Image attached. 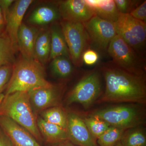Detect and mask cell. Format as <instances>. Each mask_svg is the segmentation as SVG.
Here are the masks:
<instances>
[{"label":"cell","instance_id":"cell-1","mask_svg":"<svg viewBox=\"0 0 146 146\" xmlns=\"http://www.w3.org/2000/svg\"><path fill=\"white\" fill-rule=\"evenodd\" d=\"M105 90L97 102L145 104L146 86L144 76L132 74L116 66L103 68Z\"/></svg>","mask_w":146,"mask_h":146},{"label":"cell","instance_id":"cell-2","mask_svg":"<svg viewBox=\"0 0 146 146\" xmlns=\"http://www.w3.org/2000/svg\"><path fill=\"white\" fill-rule=\"evenodd\" d=\"M53 84L47 80L42 63L34 59L23 57L13 65L10 80L4 95L16 92H27L35 88Z\"/></svg>","mask_w":146,"mask_h":146},{"label":"cell","instance_id":"cell-3","mask_svg":"<svg viewBox=\"0 0 146 146\" xmlns=\"http://www.w3.org/2000/svg\"><path fill=\"white\" fill-rule=\"evenodd\" d=\"M0 115L10 118L27 129L36 141H42L28 94L16 92L4 95L0 104Z\"/></svg>","mask_w":146,"mask_h":146},{"label":"cell","instance_id":"cell-4","mask_svg":"<svg viewBox=\"0 0 146 146\" xmlns=\"http://www.w3.org/2000/svg\"><path fill=\"white\" fill-rule=\"evenodd\" d=\"M89 115L103 120L110 126L124 130L141 126L145 119L141 109L131 105L106 108L92 111Z\"/></svg>","mask_w":146,"mask_h":146},{"label":"cell","instance_id":"cell-5","mask_svg":"<svg viewBox=\"0 0 146 146\" xmlns=\"http://www.w3.org/2000/svg\"><path fill=\"white\" fill-rule=\"evenodd\" d=\"M107 52L115 66L129 72L144 76V63L141 56L117 34L111 40Z\"/></svg>","mask_w":146,"mask_h":146},{"label":"cell","instance_id":"cell-6","mask_svg":"<svg viewBox=\"0 0 146 146\" xmlns=\"http://www.w3.org/2000/svg\"><path fill=\"white\" fill-rule=\"evenodd\" d=\"M114 25L117 34L141 56L145 48V22L135 19L129 14H121Z\"/></svg>","mask_w":146,"mask_h":146},{"label":"cell","instance_id":"cell-7","mask_svg":"<svg viewBox=\"0 0 146 146\" xmlns=\"http://www.w3.org/2000/svg\"><path fill=\"white\" fill-rule=\"evenodd\" d=\"M64 38L72 63L77 67L83 63L82 55L89 44V39L82 23L62 20L60 22Z\"/></svg>","mask_w":146,"mask_h":146},{"label":"cell","instance_id":"cell-8","mask_svg":"<svg viewBox=\"0 0 146 146\" xmlns=\"http://www.w3.org/2000/svg\"><path fill=\"white\" fill-rule=\"evenodd\" d=\"M101 87L100 73L96 70L91 71L83 76L71 90L67 98V103H78L88 108L99 97Z\"/></svg>","mask_w":146,"mask_h":146},{"label":"cell","instance_id":"cell-9","mask_svg":"<svg viewBox=\"0 0 146 146\" xmlns=\"http://www.w3.org/2000/svg\"><path fill=\"white\" fill-rule=\"evenodd\" d=\"M83 24L92 46L101 52H107L110 43L117 35L114 23L95 15Z\"/></svg>","mask_w":146,"mask_h":146},{"label":"cell","instance_id":"cell-10","mask_svg":"<svg viewBox=\"0 0 146 146\" xmlns=\"http://www.w3.org/2000/svg\"><path fill=\"white\" fill-rule=\"evenodd\" d=\"M30 101L35 115L50 108L60 106L62 91L59 86L37 87L28 92Z\"/></svg>","mask_w":146,"mask_h":146},{"label":"cell","instance_id":"cell-11","mask_svg":"<svg viewBox=\"0 0 146 146\" xmlns=\"http://www.w3.org/2000/svg\"><path fill=\"white\" fill-rule=\"evenodd\" d=\"M67 112L68 141L77 146H99L89 132L82 117L75 112Z\"/></svg>","mask_w":146,"mask_h":146},{"label":"cell","instance_id":"cell-12","mask_svg":"<svg viewBox=\"0 0 146 146\" xmlns=\"http://www.w3.org/2000/svg\"><path fill=\"white\" fill-rule=\"evenodd\" d=\"M58 11L62 20L84 23L95 16L85 0H66L59 3Z\"/></svg>","mask_w":146,"mask_h":146},{"label":"cell","instance_id":"cell-13","mask_svg":"<svg viewBox=\"0 0 146 146\" xmlns=\"http://www.w3.org/2000/svg\"><path fill=\"white\" fill-rule=\"evenodd\" d=\"M33 2V0L15 1L11 7L6 18L7 34L16 50L18 48V30L23 24L25 13Z\"/></svg>","mask_w":146,"mask_h":146},{"label":"cell","instance_id":"cell-14","mask_svg":"<svg viewBox=\"0 0 146 146\" xmlns=\"http://www.w3.org/2000/svg\"><path fill=\"white\" fill-rule=\"evenodd\" d=\"M0 128L13 146H41L31 133L10 118L0 115Z\"/></svg>","mask_w":146,"mask_h":146},{"label":"cell","instance_id":"cell-15","mask_svg":"<svg viewBox=\"0 0 146 146\" xmlns=\"http://www.w3.org/2000/svg\"><path fill=\"white\" fill-rule=\"evenodd\" d=\"M39 32L23 23L18 33V48L23 57L34 59L35 44Z\"/></svg>","mask_w":146,"mask_h":146},{"label":"cell","instance_id":"cell-16","mask_svg":"<svg viewBox=\"0 0 146 146\" xmlns=\"http://www.w3.org/2000/svg\"><path fill=\"white\" fill-rule=\"evenodd\" d=\"M36 122L41 136L48 143L53 145L68 140L66 129L48 122L41 117L36 118Z\"/></svg>","mask_w":146,"mask_h":146},{"label":"cell","instance_id":"cell-17","mask_svg":"<svg viewBox=\"0 0 146 146\" xmlns=\"http://www.w3.org/2000/svg\"><path fill=\"white\" fill-rule=\"evenodd\" d=\"M50 32L51 50L49 60L60 56H67L70 58L68 46L60 25L54 24L51 27Z\"/></svg>","mask_w":146,"mask_h":146},{"label":"cell","instance_id":"cell-18","mask_svg":"<svg viewBox=\"0 0 146 146\" xmlns=\"http://www.w3.org/2000/svg\"><path fill=\"white\" fill-rule=\"evenodd\" d=\"M60 18L58 8L50 6H42L36 9L29 19V23L43 25L57 21Z\"/></svg>","mask_w":146,"mask_h":146},{"label":"cell","instance_id":"cell-19","mask_svg":"<svg viewBox=\"0 0 146 146\" xmlns=\"http://www.w3.org/2000/svg\"><path fill=\"white\" fill-rule=\"evenodd\" d=\"M50 50V30L39 32L35 44L33 58L40 63H45L49 60Z\"/></svg>","mask_w":146,"mask_h":146},{"label":"cell","instance_id":"cell-20","mask_svg":"<svg viewBox=\"0 0 146 146\" xmlns=\"http://www.w3.org/2000/svg\"><path fill=\"white\" fill-rule=\"evenodd\" d=\"M122 146H146V133L141 127L125 130L121 139Z\"/></svg>","mask_w":146,"mask_h":146},{"label":"cell","instance_id":"cell-21","mask_svg":"<svg viewBox=\"0 0 146 146\" xmlns=\"http://www.w3.org/2000/svg\"><path fill=\"white\" fill-rule=\"evenodd\" d=\"M16 50L7 34L0 35V67L15 64Z\"/></svg>","mask_w":146,"mask_h":146},{"label":"cell","instance_id":"cell-22","mask_svg":"<svg viewBox=\"0 0 146 146\" xmlns=\"http://www.w3.org/2000/svg\"><path fill=\"white\" fill-rule=\"evenodd\" d=\"M41 117L48 122L67 129V112L61 106H55L46 110L41 112Z\"/></svg>","mask_w":146,"mask_h":146},{"label":"cell","instance_id":"cell-23","mask_svg":"<svg viewBox=\"0 0 146 146\" xmlns=\"http://www.w3.org/2000/svg\"><path fill=\"white\" fill-rule=\"evenodd\" d=\"M73 63L69 57L60 56L52 60L51 68L56 75L61 78H66L72 74Z\"/></svg>","mask_w":146,"mask_h":146},{"label":"cell","instance_id":"cell-24","mask_svg":"<svg viewBox=\"0 0 146 146\" xmlns=\"http://www.w3.org/2000/svg\"><path fill=\"white\" fill-rule=\"evenodd\" d=\"M125 130L110 126L97 139V143L99 146H114L121 141Z\"/></svg>","mask_w":146,"mask_h":146},{"label":"cell","instance_id":"cell-25","mask_svg":"<svg viewBox=\"0 0 146 146\" xmlns=\"http://www.w3.org/2000/svg\"><path fill=\"white\" fill-rule=\"evenodd\" d=\"M82 118L89 132L96 140L110 126L106 122L95 116L89 115Z\"/></svg>","mask_w":146,"mask_h":146},{"label":"cell","instance_id":"cell-26","mask_svg":"<svg viewBox=\"0 0 146 146\" xmlns=\"http://www.w3.org/2000/svg\"><path fill=\"white\" fill-rule=\"evenodd\" d=\"M94 11L96 16L114 23L117 21L121 14L114 0H109L107 4L94 9Z\"/></svg>","mask_w":146,"mask_h":146},{"label":"cell","instance_id":"cell-27","mask_svg":"<svg viewBox=\"0 0 146 146\" xmlns=\"http://www.w3.org/2000/svg\"><path fill=\"white\" fill-rule=\"evenodd\" d=\"M13 65H6L0 67V95L2 94L9 83L12 71Z\"/></svg>","mask_w":146,"mask_h":146},{"label":"cell","instance_id":"cell-28","mask_svg":"<svg viewBox=\"0 0 146 146\" xmlns=\"http://www.w3.org/2000/svg\"><path fill=\"white\" fill-rule=\"evenodd\" d=\"M116 7L121 14H129L136 8L138 1L129 0H114Z\"/></svg>","mask_w":146,"mask_h":146},{"label":"cell","instance_id":"cell-29","mask_svg":"<svg viewBox=\"0 0 146 146\" xmlns=\"http://www.w3.org/2000/svg\"><path fill=\"white\" fill-rule=\"evenodd\" d=\"M129 14L135 19L146 23V1H144L140 5L136 7L131 11Z\"/></svg>","mask_w":146,"mask_h":146},{"label":"cell","instance_id":"cell-30","mask_svg":"<svg viewBox=\"0 0 146 146\" xmlns=\"http://www.w3.org/2000/svg\"><path fill=\"white\" fill-rule=\"evenodd\" d=\"M99 58V55L96 51L88 48L84 52L82 61L86 65H92L97 63Z\"/></svg>","mask_w":146,"mask_h":146},{"label":"cell","instance_id":"cell-31","mask_svg":"<svg viewBox=\"0 0 146 146\" xmlns=\"http://www.w3.org/2000/svg\"><path fill=\"white\" fill-rule=\"evenodd\" d=\"M14 1H15L13 0H0V9L2 12L5 22L9 11Z\"/></svg>","mask_w":146,"mask_h":146},{"label":"cell","instance_id":"cell-32","mask_svg":"<svg viewBox=\"0 0 146 146\" xmlns=\"http://www.w3.org/2000/svg\"><path fill=\"white\" fill-rule=\"evenodd\" d=\"M87 5L93 10L107 4L109 0H85Z\"/></svg>","mask_w":146,"mask_h":146},{"label":"cell","instance_id":"cell-33","mask_svg":"<svg viewBox=\"0 0 146 146\" xmlns=\"http://www.w3.org/2000/svg\"><path fill=\"white\" fill-rule=\"evenodd\" d=\"M0 146H13L10 138L0 128Z\"/></svg>","mask_w":146,"mask_h":146},{"label":"cell","instance_id":"cell-34","mask_svg":"<svg viewBox=\"0 0 146 146\" xmlns=\"http://www.w3.org/2000/svg\"><path fill=\"white\" fill-rule=\"evenodd\" d=\"M5 28V22L1 10L0 9V35L3 34Z\"/></svg>","mask_w":146,"mask_h":146},{"label":"cell","instance_id":"cell-35","mask_svg":"<svg viewBox=\"0 0 146 146\" xmlns=\"http://www.w3.org/2000/svg\"><path fill=\"white\" fill-rule=\"evenodd\" d=\"M51 146H77L72 143L70 141H66L58 143L57 144H53Z\"/></svg>","mask_w":146,"mask_h":146},{"label":"cell","instance_id":"cell-36","mask_svg":"<svg viewBox=\"0 0 146 146\" xmlns=\"http://www.w3.org/2000/svg\"><path fill=\"white\" fill-rule=\"evenodd\" d=\"M4 95L3 94L0 95V104H1V102L3 98H4Z\"/></svg>","mask_w":146,"mask_h":146},{"label":"cell","instance_id":"cell-37","mask_svg":"<svg viewBox=\"0 0 146 146\" xmlns=\"http://www.w3.org/2000/svg\"><path fill=\"white\" fill-rule=\"evenodd\" d=\"M114 146H122L121 143V141H119Z\"/></svg>","mask_w":146,"mask_h":146}]
</instances>
